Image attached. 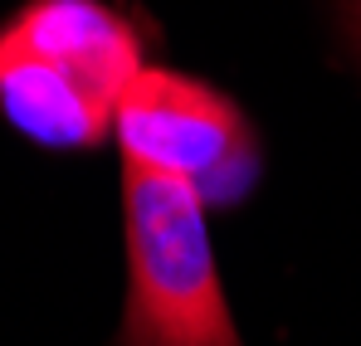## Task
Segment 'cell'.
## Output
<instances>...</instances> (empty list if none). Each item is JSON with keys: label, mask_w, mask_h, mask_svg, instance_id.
I'll return each instance as SVG.
<instances>
[{"label": "cell", "mask_w": 361, "mask_h": 346, "mask_svg": "<svg viewBox=\"0 0 361 346\" xmlns=\"http://www.w3.org/2000/svg\"><path fill=\"white\" fill-rule=\"evenodd\" d=\"M142 30L108 0H25L0 25V113L49 152H93L142 73Z\"/></svg>", "instance_id": "6da1fadb"}, {"label": "cell", "mask_w": 361, "mask_h": 346, "mask_svg": "<svg viewBox=\"0 0 361 346\" xmlns=\"http://www.w3.org/2000/svg\"><path fill=\"white\" fill-rule=\"evenodd\" d=\"M122 234L127 297L113 346H244L195 185L122 166Z\"/></svg>", "instance_id": "7a4b0ae2"}, {"label": "cell", "mask_w": 361, "mask_h": 346, "mask_svg": "<svg viewBox=\"0 0 361 346\" xmlns=\"http://www.w3.org/2000/svg\"><path fill=\"white\" fill-rule=\"evenodd\" d=\"M332 10H337V30L347 39V54L361 68V0H332Z\"/></svg>", "instance_id": "277c9868"}, {"label": "cell", "mask_w": 361, "mask_h": 346, "mask_svg": "<svg viewBox=\"0 0 361 346\" xmlns=\"http://www.w3.org/2000/svg\"><path fill=\"white\" fill-rule=\"evenodd\" d=\"M113 142L122 166L185 180L205 200L235 195L259 161L240 108L220 88L161 63H142V73L122 88L113 108Z\"/></svg>", "instance_id": "3957f363"}]
</instances>
